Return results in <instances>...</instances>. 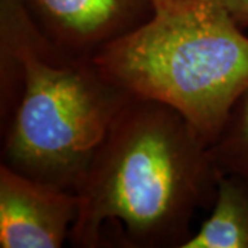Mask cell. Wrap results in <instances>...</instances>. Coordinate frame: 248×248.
I'll return each instance as SVG.
<instances>
[{
  "mask_svg": "<svg viewBox=\"0 0 248 248\" xmlns=\"http://www.w3.org/2000/svg\"><path fill=\"white\" fill-rule=\"evenodd\" d=\"M184 1H187V0H152L155 10L166 9V7H171V6H177V4H181V3H184Z\"/></svg>",
  "mask_w": 248,
  "mask_h": 248,
  "instance_id": "obj_9",
  "label": "cell"
},
{
  "mask_svg": "<svg viewBox=\"0 0 248 248\" xmlns=\"http://www.w3.org/2000/svg\"><path fill=\"white\" fill-rule=\"evenodd\" d=\"M184 248H248V181L221 172L210 217Z\"/></svg>",
  "mask_w": 248,
  "mask_h": 248,
  "instance_id": "obj_6",
  "label": "cell"
},
{
  "mask_svg": "<svg viewBox=\"0 0 248 248\" xmlns=\"http://www.w3.org/2000/svg\"><path fill=\"white\" fill-rule=\"evenodd\" d=\"M208 149L221 172L234 174L248 181V91L234 105Z\"/></svg>",
  "mask_w": 248,
  "mask_h": 248,
  "instance_id": "obj_7",
  "label": "cell"
},
{
  "mask_svg": "<svg viewBox=\"0 0 248 248\" xmlns=\"http://www.w3.org/2000/svg\"><path fill=\"white\" fill-rule=\"evenodd\" d=\"M0 31L16 45L22 93L3 135L1 163L76 192L117 115L134 97L90 55L51 42L22 0H0Z\"/></svg>",
  "mask_w": 248,
  "mask_h": 248,
  "instance_id": "obj_2",
  "label": "cell"
},
{
  "mask_svg": "<svg viewBox=\"0 0 248 248\" xmlns=\"http://www.w3.org/2000/svg\"><path fill=\"white\" fill-rule=\"evenodd\" d=\"M93 58L131 95L179 112L208 146L248 91V36L221 0L155 10Z\"/></svg>",
  "mask_w": 248,
  "mask_h": 248,
  "instance_id": "obj_3",
  "label": "cell"
},
{
  "mask_svg": "<svg viewBox=\"0 0 248 248\" xmlns=\"http://www.w3.org/2000/svg\"><path fill=\"white\" fill-rule=\"evenodd\" d=\"M221 171L184 116L133 97L76 190L78 248H184L197 211L213 208Z\"/></svg>",
  "mask_w": 248,
  "mask_h": 248,
  "instance_id": "obj_1",
  "label": "cell"
},
{
  "mask_svg": "<svg viewBox=\"0 0 248 248\" xmlns=\"http://www.w3.org/2000/svg\"><path fill=\"white\" fill-rule=\"evenodd\" d=\"M236 24L243 29L248 28V0H221Z\"/></svg>",
  "mask_w": 248,
  "mask_h": 248,
  "instance_id": "obj_8",
  "label": "cell"
},
{
  "mask_svg": "<svg viewBox=\"0 0 248 248\" xmlns=\"http://www.w3.org/2000/svg\"><path fill=\"white\" fill-rule=\"evenodd\" d=\"M79 211L78 193L0 164V247L61 248Z\"/></svg>",
  "mask_w": 248,
  "mask_h": 248,
  "instance_id": "obj_4",
  "label": "cell"
},
{
  "mask_svg": "<svg viewBox=\"0 0 248 248\" xmlns=\"http://www.w3.org/2000/svg\"><path fill=\"white\" fill-rule=\"evenodd\" d=\"M28 11L57 46L93 57L99 48L146 22L152 0H22Z\"/></svg>",
  "mask_w": 248,
  "mask_h": 248,
  "instance_id": "obj_5",
  "label": "cell"
}]
</instances>
